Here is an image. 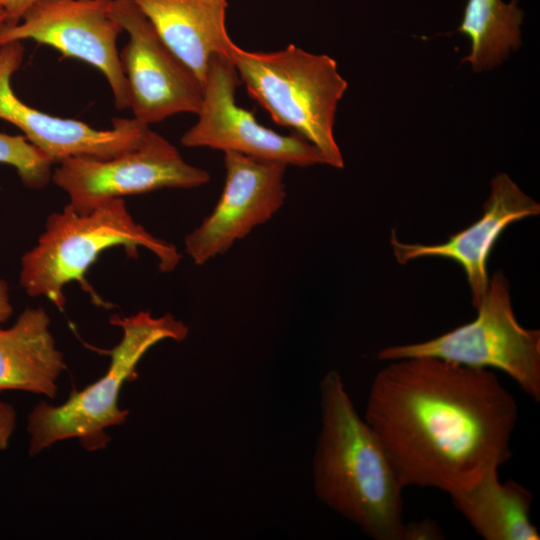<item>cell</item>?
<instances>
[{
    "label": "cell",
    "mask_w": 540,
    "mask_h": 540,
    "mask_svg": "<svg viewBox=\"0 0 540 540\" xmlns=\"http://www.w3.org/2000/svg\"><path fill=\"white\" fill-rule=\"evenodd\" d=\"M390 362L363 418L404 487L450 494L510 460L518 406L493 371L432 357Z\"/></svg>",
    "instance_id": "obj_1"
},
{
    "label": "cell",
    "mask_w": 540,
    "mask_h": 540,
    "mask_svg": "<svg viewBox=\"0 0 540 540\" xmlns=\"http://www.w3.org/2000/svg\"><path fill=\"white\" fill-rule=\"evenodd\" d=\"M321 429L313 457L317 498L374 540H401L404 488L381 442L362 418L339 372L319 385Z\"/></svg>",
    "instance_id": "obj_2"
},
{
    "label": "cell",
    "mask_w": 540,
    "mask_h": 540,
    "mask_svg": "<svg viewBox=\"0 0 540 540\" xmlns=\"http://www.w3.org/2000/svg\"><path fill=\"white\" fill-rule=\"evenodd\" d=\"M118 246L130 257H137L140 247L149 250L163 272L173 271L182 258L175 245L137 223L122 198L87 213L67 204L61 212L49 215L37 244L22 256L20 284L27 295L45 297L62 309L64 287L77 281L102 304L85 276L102 252Z\"/></svg>",
    "instance_id": "obj_3"
},
{
    "label": "cell",
    "mask_w": 540,
    "mask_h": 540,
    "mask_svg": "<svg viewBox=\"0 0 540 540\" xmlns=\"http://www.w3.org/2000/svg\"><path fill=\"white\" fill-rule=\"evenodd\" d=\"M110 322L121 328L122 336L109 351L106 373L84 389L73 391L60 405L41 401L28 414L30 456L74 438L86 450L105 448L110 441L107 430L128 418V410L119 406V395L136 375L142 357L157 343L183 341L189 333L188 326L170 313L154 317L149 311H139L126 317L114 315Z\"/></svg>",
    "instance_id": "obj_4"
},
{
    "label": "cell",
    "mask_w": 540,
    "mask_h": 540,
    "mask_svg": "<svg viewBox=\"0 0 540 540\" xmlns=\"http://www.w3.org/2000/svg\"><path fill=\"white\" fill-rule=\"evenodd\" d=\"M228 55L249 95L279 125L303 136L327 165L343 168L333 133L337 105L348 84L337 62L294 44L276 52H251L231 43Z\"/></svg>",
    "instance_id": "obj_5"
},
{
    "label": "cell",
    "mask_w": 540,
    "mask_h": 540,
    "mask_svg": "<svg viewBox=\"0 0 540 540\" xmlns=\"http://www.w3.org/2000/svg\"><path fill=\"white\" fill-rule=\"evenodd\" d=\"M476 318L427 341L393 345L377 353L381 361L432 357L481 369H498L534 401H540V331L518 322L510 286L502 271L489 279Z\"/></svg>",
    "instance_id": "obj_6"
},
{
    "label": "cell",
    "mask_w": 540,
    "mask_h": 540,
    "mask_svg": "<svg viewBox=\"0 0 540 540\" xmlns=\"http://www.w3.org/2000/svg\"><path fill=\"white\" fill-rule=\"evenodd\" d=\"M58 164L51 180L80 213L113 199L164 188H196L210 180L206 170L187 163L174 145L153 130L138 147L113 157L75 156Z\"/></svg>",
    "instance_id": "obj_7"
},
{
    "label": "cell",
    "mask_w": 540,
    "mask_h": 540,
    "mask_svg": "<svg viewBox=\"0 0 540 540\" xmlns=\"http://www.w3.org/2000/svg\"><path fill=\"white\" fill-rule=\"evenodd\" d=\"M241 83L229 56L209 62L198 120L181 137L186 147L234 152L287 166L327 165L320 150L298 133L282 135L260 124L254 114L236 104Z\"/></svg>",
    "instance_id": "obj_8"
},
{
    "label": "cell",
    "mask_w": 540,
    "mask_h": 540,
    "mask_svg": "<svg viewBox=\"0 0 540 540\" xmlns=\"http://www.w3.org/2000/svg\"><path fill=\"white\" fill-rule=\"evenodd\" d=\"M112 0H41L22 19L0 28V46L33 40L99 70L115 107H130L129 89L117 50L123 31L112 14Z\"/></svg>",
    "instance_id": "obj_9"
},
{
    "label": "cell",
    "mask_w": 540,
    "mask_h": 540,
    "mask_svg": "<svg viewBox=\"0 0 540 540\" xmlns=\"http://www.w3.org/2000/svg\"><path fill=\"white\" fill-rule=\"evenodd\" d=\"M112 14L129 39L119 52L134 118L150 125L178 113L197 114L203 86L160 38L133 0H112Z\"/></svg>",
    "instance_id": "obj_10"
},
{
    "label": "cell",
    "mask_w": 540,
    "mask_h": 540,
    "mask_svg": "<svg viewBox=\"0 0 540 540\" xmlns=\"http://www.w3.org/2000/svg\"><path fill=\"white\" fill-rule=\"evenodd\" d=\"M226 178L212 212L184 240L195 265L226 253L237 241L269 221L286 199L287 165L224 153Z\"/></svg>",
    "instance_id": "obj_11"
},
{
    "label": "cell",
    "mask_w": 540,
    "mask_h": 540,
    "mask_svg": "<svg viewBox=\"0 0 540 540\" xmlns=\"http://www.w3.org/2000/svg\"><path fill=\"white\" fill-rule=\"evenodd\" d=\"M23 56L20 41L0 46V119L17 127L53 163L75 156L113 157L138 147L151 130L134 117L113 118L111 129L98 130L83 121L50 115L27 105L11 85Z\"/></svg>",
    "instance_id": "obj_12"
},
{
    "label": "cell",
    "mask_w": 540,
    "mask_h": 540,
    "mask_svg": "<svg viewBox=\"0 0 540 540\" xmlns=\"http://www.w3.org/2000/svg\"><path fill=\"white\" fill-rule=\"evenodd\" d=\"M540 204L524 193L505 173L491 181L490 194L483 205L481 217L467 228L440 244L404 243L392 230L390 244L396 261L404 265L414 259L439 257L458 263L465 272L471 303L476 308L489 285L487 263L490 253L503 231L511 224L537 216Z\"/></svg>",
    "instance_id": "obj_13"
},
{
    "label": "cell",
    "mask_w": 540,
    "mask_h": 540,
    "mask_svg": "<svg viewBox=\"0 0 540 540\" xmlns=\"http://www.w3.org/2000/svg\"><path fill=\"white\" fill-rule=\"evenodd\" d=\"M163 42L201 82L210 60L229 56L227 0H133Z\"/></svg>",
    "instance_id": "obj_14"
},
{
    "label": "cell",
    "mask_w": 540,
    "mask_h": 540,
    "mask_svg": "<svg viewBox=\"0 0 540 540\" xmlns=\"http://www.w3.org/2000/svg\"><path fill=\"white\" fill-rule=\"evenodd\" d=\"M42 307H27L9 328H0V392L24 391L54 398L66 364Z\"/></svg>",
    "instance_id": "obj_15"
},
{
    "label": "cell",
    "mask_w": 540,
    "mask_h": 540,
    "mask_svg": "<svg viewBox=\"0 0 540 540\" xmlns=\"http://www.w3.org/2000/svg\"><path fill=\"white\" fill-rule=\"evenodd\" d=\"M449 495L454 508L485 540L540 539L530 518L533 495L512 479L502 483L497 468Z\"/></svg>",
    "instance_id": "obj_16"
},
{
    "label": "cell",
    "mask_w": 540,
    "mask_h": 540,
    "mask_svg": "<svg viewBox=\"0 0 540 540\" xmlns=\"http://www.w3.org/2000/svg\"><path fill=\"white\" fill-rule=\"evenodd\" d=\"M522 17L516 0L508 4L501 0H468L457 29L471 43L470 52L462 61L476 72L499 65L521 44Z\"/></svg>",
    "instance_id": "obj_17"
},
{
    "label": "cell",
    "mask_w": 540,
    "mask_h": 540,
    "mask_svg": "<svg viewBox=\"0 0 540 540\" xmlns=\"http://www.w3.org/2000/svg\"><path fill=\"white\" fill-rule=\"evenodd\" d=\"M0 164L12 166L26 187L41 189L51 180L54 163L24 135L0 131Z\"/></svg>",
    "instance_id": "obj_18"
},
{
    "label": "cell",
    "mask_w": 540,
    "mask_h": 540,
    "mask_svg": "<svg viewBox=\"0 0 540 540\" xmlns=\"http://www.w3.org/2000/svg\"><path fill=\"white\" fill-rule=\"evenodd\" d=\"M444 534L434 520L425 518L404 524L401 540H439Z\"/></svg>",
    "instance_id": "obj_19"
},
{
    "label": "cell",
    "mask_w": 540,
    "mask_h": 540,
    "mask_svg": "<svg viewBox=\"0 0 540 540\" xmlns=\"http://www.w3.org/2000/svg\"><path fill=\"white\" fill-rule=\"evenodd\" d=\"M16 427V412L12 405L0 399V452L4 451Z\"/></svg>",
    "instance_id": "obj_20"
},
{
    "label": "cell",
    "mask_w": 540,
    "mask_h": 540,
    "mask_svg": "<svg viewBox=\"0 0 540 540\" xmlns=\"http://www.w3.org/2000/svg\"><path fill=\"white\" fill-rule=\"evenodd\" d=\"M41 0H0V10L6 14V25L18 23Z\"/></svg>",
    "instance_id": "obj_21"
},
{
    "label": "cell",
    "mask_w": 540,
    "mask_h": 540,
    "mask_svg": "<svg viewBox=\"0 0 540 540\" xmlns=\"http://www.w3.org/2000/svg\"><path fill=\"white\" fill-rule=\"evenodd\" d=\"M13 307L10 300L8 284L0 278V328L12 315Z\"/></svg>",
    "instance_id": "obj_22"
},
{
    "label": "cell",
    "mask_w": 540,
    "mask_h": 540,
    "mask_svg": "<svg viewBox=\"0 0 540 540\" xmlns=\"http://www.w3.org/2000/svg\"><path fill=\"white\" fill-rule=\"evenodd\" d=\"M6 22V14L0 10V28L2 27L3 24H5Z\"/></svg>",
    "instance_id": "obj_23"
}]
</instances>
